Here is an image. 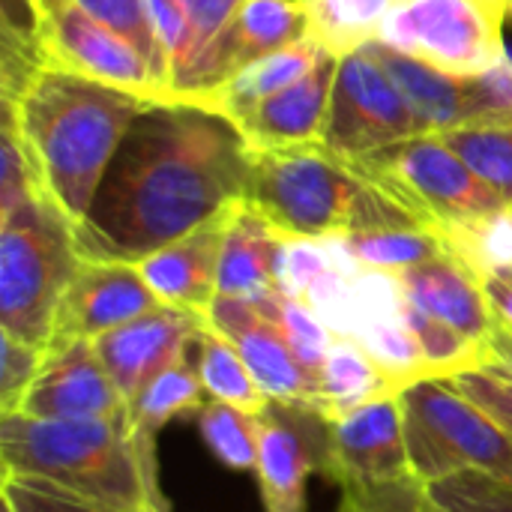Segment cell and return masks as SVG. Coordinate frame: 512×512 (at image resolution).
<instances>
[{
    "label": "cell",
    "mask_w": 512,
    "mask_h": 512,
    "mask_svg": "<svg viewBox=\"0 0 512 512\" xmlns=\"http://www.w3.org/2000/svg\"><path fill=\"white\" fill-rule=\"evenodd\" d=\"M327 48L306 36L282 51H273L255 63H249L246 69H240L234 78H228L225 84H219L216 90L198 96L192 105H201V108H210V111H219L225 117H234L237 111L291 87L294 81H300L324 54Z\"/></svg>",
    "instance_id": "obj_23"
},
{
    "label": "cell",
    "mask_w": 512,
    "mask_h": 512,
    "mask_svg": "<svg viewBox=\"0 0 512 512\" xmlns=\"http://www.w3.org/2000/svg\"><path fill=\"white\" fill-rule=\"evenodd\" d=\"M156 306H162V300L138 264L81 258L60 303L54 339H96L153 312Z\"/></svg>",
    "instance_id": "obj_15"
},
{
    "label": "cell",
    "mask_w": 512,
    "mask_h": 512,
    "mask_svg": "<svg viewBox=\"0 0 512 512\" xmlns=\"http://www.w3.org/2000/svg\"><path fill=\"white\" fill-rule=\"evenodd\" d=\"M6 474H27L123 512H165L156 471L147 468L132 420H39L3 414Z\"/></svg>",
    "instance_id": "obj_4"
},
{
    "label": "cell",
    "mask_w": 512,
    "mask_h": 512,
    "mask_svg": "<svg viewBox=\"0 0 512 512\" xmlns=\"http://www.w3.org/2000/svg\"><path fill=\"white\" fill-rule=\"evenodd\" d=\"M0 495L12 507V512H123L105 507L99 501H90L51 480L27 477V474H6V471H3Z\"/></svg>",
    "instance_id": "obj_38"
},
{
    "label": "cell",
    "mask_w": 512,
    "mask_h": 512,
    "mask_svg": "<svg viewBox=\"0 0 512 512\" xmlns=\"http://www.w3.org/2000/svg\"><path fill=\"white\" fill-rule=\"evenodd\" d=\"M486 360H483V372L498 375L512 384V330L504 324H495V330L489 333L486 345Z\"/></svg>",
    "instance_id": "obj_42"
},
{
    "label": "cell",
    "mask_w": 512,
    "mask_h": 512,
    "mask_svg": "<svg viewBox=\"0 0 512 512\" xmlns=\"http://www.w3.org/2000/svg\"><path fill=\"white\" fill-rule=\"evenodd\" d=\"M258 309L282 330L285 342L291 345L294 357L321 381V369H324V360L330 354V345H333V333L330 327L297 297H288L282 291H273V294H264L255 300Z\"/></svg>",
    "instance_id": "obj_34"
},
{
    "label": "cell",
    "mask_w": 512,
    "mask_h": 512,
    "mask_svg": "<svg viewBox=\"0 0 512 512\" xmlns=\"http://www.w3.org/2000/svg\"><path fill=\"white\" fill-rule=\"evenodd\" d=\"M498 0H393L375 39L450 75H480L507 57Z\"/></svg>",
    "instance_id": "obj_8"
},
{
    "label": "cell",
    "mask_w": 512,
    "mask_h": 512,
    "mask_svg": "<svg viewBox=\"0 0 512 512\" xmlns=\"http://www.w3.org/2000/svg\"><path fill=\"white\" fill-rule=\"evenodd\" d=\"M453 387L468 396L474 405H480L486 414H492L507 432L512 435V384L498 378V375H489L483 369L477 372H462L456 378H450Z\"/></svg>",
    "instance_id": "obj_40"
},
{
    "label": "cell",
    "mask_w": 512,
    "mask_h": 512,
    "mask_svg": "<svg viewBox=\"0 0 512 512\" xmlns=\"http://www.w3.org/2000/svg\"><path fill=\"white\" fill-rule=\"evenodd\" d=\"M243 201L285 240H339L375 228H426L408 207L321 144L252 147Z\"/></svg>",
    "instance_id": "obj_3"
},
{
    "label": "cell",
    "mask_w": 512,
    "mask_h": 512,
    "mask_svg": "<svg viewBox=\"0 0 512 512\" xmlns=\"http://www.w3.org/2000/svg\"><path fill=\"white\" fill-rule=\"evenodd\" d=\"M399 84L411 108L423 120L426 132H447L483 117L480 75H450L441 72L381 39L363 45Z\"/></svg>",
    "instance_id": "obj_19"
},
{
    "label": "cell",
    "mask_w": 512,
    "mask_h": 512,
    "mask_svg": "<svg viewBox=\"0 0 512 512\" xmlns=\"http://www.w3.org/2000/svg\"><path fill=\"white\" fill-rule=\"evenodd\" d=\"M36 159L45 195L78 225L129 126L156 99L42 63L15 96H3Z\"/></svg>",
    "instance_id": "obj_2"
},
{
    "label": "cell",
    "mask_w": 512,
    "mask_h": 512,
    "mask_svg": "<svg viewBox=\"0 0 512 512\" xmlns=\"http://www.w3.org/2000/svg\"><path fill=\"white\" fill-rule=\"evenodd\" d=\"M423 132L426 126L408 96L366 48L339 57L327 120L318 138L327 153L351 162Z\"/></svg>",
    "instance_id": "obj_9"
},
{
    "label": "cell",
    "mask_w": 512,
    "mask_h": 512,
    "mask_svg": "<svg viewBox=\"0 0 512 512\" xmlns=\"http://www.w3.org/2000/svg\"><path fill=\"white\" fill-rule=\"evenodd\" d=\"M441 138L512 207V114L447 129Z\"/></svg>",
    "instance_id": "obj_29"
},
{
    "label": "cell",
    "mask_w": 512,
    "mask_h": 512,
    "mask_svg": "<svg viewBox=\"0 0 512 512\" xmlns=\"http://www.w3.org/2000/svg\"><path fill=\"white\" fill-rule=\"evenodd\" d=\"M303 6L309 15V36L342 57L378 36L393 0H303Z\"/></svg>",
    "instance_id": "obj_30"
},
{
    "label": "cell",
    "mask_w": 512,
    "mask_h": 512,
    "mask_svg": "<svg viewBox=\"0 0 512 512\" xmlns=\"http://www.w3.org/2000/svg\"><path fill=\"white\" fill-rule=\"evenodd\" d=\"M480 282H483V291L495 312V321L512 330V264L492 270V273H483Z\"/></svg>",
    "instance_id": "obj_41"
},
{
    "label": "cell",
    "mask_w": 512,
    "mask_h": 512,
    "mask_svg": "<svg viewBox=\"0 0 512 512\" xmlns=\"http://www.w3.org/2000/svg\"><path fill=\"white\" fill-rule=\"evenodd\" d=\"M336 69H339V57L324 51L321 60L300 81L237 111L228 120L240 129V135L255 150L318 144L327 120Z\"/></svg>",
    "instance_id": "obj_17"
},
{
    "label": "cell",
    "mask_w": 512,
    "mask_h": 512,
    "mask_svg": "<svg viewBox=\"0 0 512 512\" xmlns=\"http://www.w3.org/2000/svg\"><path fill=\"white\" fill-rule=\"evenodd\" d=\"M426 486L438 512H512L510 483L477 468L453 471Z\"/></svg>",
    "instance_id": "obj_37"
},
{
    "label": "cell",
    "mask_w": 512,
    "mask_h": 512,
    "mask_svg": "<svg viewBox=\"0 0 512 512\" xmlns=\"http://www.w3.org/2000/svg\"><path fill=\"white\" fill-rule=\"evenodd\" d=\"M387 393H396V390L372 363V357L363 351V345L351 336H336L321 369V405L318 408L330 420H339L342 414Z\"/></svg>",
    "instance_id": "obj_25"
},
{
    "label": "cell",
    "mask_w": 512,
    "mask_h": 512,
    "mask_svg": "<svg viewBox=\"0 0 512 512\" xmlns=\"http://www.w3.org/2000/svg\"><path fill=\"white\" fill-rule=\"evenodd\" d=\"M351 165L441 237L512 210L486 180L471 171L441 132H423L372 150L351 159Z\"/></svg>",
    "instance_id": "obj_6"
},
{
    "label": "cell",
    "mask_w": 512,
    "mask_h": 512,
    "mask_svg": "<svg viewBox=\"0 0 512 512\" xmlns=\"http://www.w3.org/2000/svg\"><path fill=\"white\" fill-rule=\"evenodd\" d=\"M234 207L138 264L162 303L207 315L210 303L219 297V261Z\"/></svg>",
    "instance_id": "obj_18"
},
{
    "label": "cell",
    "mask_w": 512,
    "mask_h": 512,
    "mask_svg": "<svg viewBox=\"0 0 512 512\" xmlns=\"http://www.w3.org/2000/svg\"><path fill=\"white\" fill-rule=\"evenodd\" d=\"M402 321L414 333L432 378H456L462 372L483 369V360H486L483 345L486 342L480 345V342L462 336L450 324H444V321L426 315L423 309L411 306L405 297H402Z\"/></svg>",
    "instance_id": "obj_31"
},
{
    "label": "cell",
    "mask_w": 512,
    "mask_h": 512,
    "mask_svg": "<svg viewBox=\"0 0 512 512\" xmlns=\"http://www.w3.org/2000/svg\"><path fill=\"white\" fill-rule=\"evenodd\" d=\"M198 429L207 450L228 471H255L258 468V420L249 411L207 399L198 408Z\"/></svg>",
    "instance_id": "obj_33"
},
{
    "label": "cell",
    "mask_w": 512,
    "mask_h": 512,
    "mask_svg": "<svg viewBox=\"0 0 512 512\" xmlns=\"http://www.w3.org/2000/svg\"><path fill=\"white\" fill-rule=\"evenodd\" d=\"M45 186L36 159L18 129L12 108H0V213L15 210L30 198H42ZM48 198V195H45Z\"/></svg>",
    "instance_id": "obj_36"
},
{
    "label": "cell",
    "mask_w": 512,
    "mask_h": 512,
    "mask_svg": "<svg viewBox=\"0 0 512 512\" xmlns=\"http://www.w3.org/2000/svg\"><path fill=\"white\" fill-rule=\"evenodd\" d=\"M207 402V390L186 363L171 366L162 372L132 405V435L141 447V456L147 468L156 471V435L165 423L183 414H198V408Z\"/></svg>",
    "instance_id": "obj_26"
},
{
    "label": "cell",
    "mask_w": 512,
    "mask_h": 512,
    "mask_svg": "<svg viewBox=\"0 0 512 512\" xmlns=\"http://www.w3.org/2000/svg\"><path fill=\"white\" fill-rule=\"evenodd\" d=\"M45 360L42 348L24 345L6 333H0V405L3 414H15L27 387L39 375Z\"/></svg>",
    "instance_id": "obj_39"
},
{
    "label": "cell",
    "mask_w": 512,
    "mask_h": 512,
    "mask_svg": "<svg viewBox=\"0 0 512 512\" xmlns=\"http://www.w3.org/2000/svg\"><path fill=\"white\" fill-rule=\"evenodd\" d=\"M411 471L432 483L453 471L477 468L512 486V435L450 378H426L402 393Z\"/></svg>",
    "instance_id": "obj_7"
},
{
    "label": "cell",
    "mask_w": 512,
    "mask_h": 512,
    "mask_svg": "<svg viewBox=\"0 0 512 512\" xmlns=\"http://www.w3.org/2000/svg\"><path fill=\"white\" fill-rule=\"evenodd\" d=\"M195 345H198V369L195 372L207 390V399L234 405L249 414H258L270 402L264 396V390L258 387V381L252 378L240 351L222 333H216L210 324H204Z\"/></svg>",
    "instance_id": "obj_28"
},
{
    "label": "cell",
    "mask_w": 512,
    "mask_h": 512,
    "mask_svg": "<svg viewBox=\"0 0 512 512\" xmlns=\"http://www.w3.org/2000/svg\"><path fill=\"white\" fill-rule=\"evenodd\" d=\"M357 270H375L399 276L417 264L450 252L447 240L429 228H375L354 231L336 240Z\"/></svg>",
    "instance_id": "obj_27"
},
{
    "label": "cell",
    "mask_w": 512,
    "mask_h": 512,
    "mask_svg": "<svg viewBox=\"0 0 512 512\" xmlns=\"http://www.w3.org/2000/svg\"><path fill=\"white\" fill-rule=\"evenodd\" d=\"M426 512H438V507H435V510H426Z\"/></svg>",
    "instance_id": "obj_45"
},
{
    "label": "cell",
    "mask_w": 512,
    "mask_h": 512,
    "mask_svg": "<svg viewBox=\"0 0 512 512\" xmlns=\"http://www.w3.org/2000/svg\"><path fill=\"white\" fill-rule=\"evenodd\" d=\"M396 282L411 306L450 324L453 330H459L462 336L480 345L489 339V333L498 324L480 276L468 264H462L453 252L399 273Z\"/></svg>",
    "instance_id": "obj_20"
},
{
    "label": "cell",
    "mask_w": 512,
    "mask_h": 512,
    "mask_svg": "<svg viewBox=\"0 0 512 512\" xmlns=\"http://www.w3.org/2000/svg\"><path fill=\"white\" fill-rule=\"evenodd\" d=\"M246 0H174L189 33V57L171 99L195 102L231 78V30Z\"/></svg>",
    "instance_id": "obj_22"
},
{
    "label": "cell",
    "mask_w": 512,
    "mask_h": 512,
    "mask_svg": "<svg viewBox=\"0 0 512 512\" xmlns=\"http://www.w3.org/2000/svg\"><path fill=\"white\" fill-rule=\"evenodd\" d=\"M39 15V42L48 63L69 72L123 87L129 93L165 102L147 60L96 21L78 0H33Z\"/></svg>",
    "instance_id": "obj_11"
},
{
    "label": "cell",
    "mask_w": 512,
    "mask_h": 512,
    "mask_svg": "<svg viewBox=\"0 0 512 512\" xmlns=\"http://www.w3.org/2000/svg\"><path fill=\"white\" fill-rule=\"evenodd\" d=\"M78 3L147 60L156 84L171 99V63H168V54L159 42L150 3L147 0H78Z\"/></svg>",
    "instance_id": "obj_32"
},
{
    "label": "cell",
    "mask_w": 512,
    "mask_h": 512,
    "mask_svg": "<svg viewBox=\"0 0 512 512\" xmlns=\"http://www.w3.org/2000/svg\"><path fill=\"white\" fill-rule=\"evenodd\" d=\"M411 474L399 393L378 396L333 420V483L354 486Z\"/></svg>",
    "instance_id": "obj_16"
},
{
    "label": "cell",
    "mask_w": 512,
    "mask_h": 512,
    "mask_svg": "<svg viewBox=\"0 0 512 512\" xmlns=\"http://www.w3.org/2000/svg\"><path fill=\"white\" fill-rule=\"evenodd\" d=\"M258 483L267 512H306L309 474L333 480V420L306 402L270 399L258 414Z\"/></svg>",
    "instance_id": "obj_10"
},
{
    "label": "cell",
    "mask_w": 512,
    "mask_h": 512,
    "mask_svg": "<svg viewBox=\"0 0 512 512\" xmlns=\"http://www.w3.org/2000/svg\"><path fill=\"white\" fill-rule=\"evenodd\" d=\"M3 512H12V507H9V504H6V501H3Z\"/></svg>",
    "instance_id": "obj_44"
},
{
    "label": "cell",
    "mask_w": 512,
    "mask_h": 512,
    "mask_svg": "<svg viewBox=\"0 0 512 512\" xmlns=\"http://www.w3.org/2000/svg\"><path fill=\"white\" fill-rule=\"evenodd\" d=\"M78 264L75 225L51 198L0 213V330L48 351Z\"/></svg>",
    "instance_id": "obj_5"
},
{
    "label": "cell",
    "mask_w": 512,
    "mask_h": 512,
    "mask_svg": "<svg viewBox=\"0 0 512 512\" xmlns=\"http://www.w3.org/2000/svg\"><path fill=\"white\" fill-rule=\"evenodd\" d=\"M249 141L219 111L150 105L114 153L75 243L87 261L141 264L243 201Z\"/></svg>",
    "instance_id": "obj_1"
},
{
    "label": "cell",
    "mask_w": 512,
    "mask_h": 512,
    "mask_svg": "<svg viewBox=\"0 0 512 512\" xmlns=\"http://www.w3.org/2000/svg\"><path fill=\"white\" fill-rule=\"evenodd\" d=\"M204 324V315L162 303L153 312L93 339V348L129 411L162 372L186 363V351Z\"/></svg>",
    "instance_id": "obj_13"
},
{
    "label": "cell",
    "mask_w": 512,
    "mask_h": 512,
    "mask_svg": "<svg viewBox=\"0 0 512 512\" xmlns=\"http://www.w3.org/2000/svg\"><path fill=\"white\" fill-rule=\"evenodd\" d=\"M498 6L504 9V15H507V24H512V0H498Z\"/></svg>",
    "instance_id": "obj_43"
},
{
    "label": "cell",
    "mask_w": 512,
    "mask_h": 512,
    "mask_svg": "<svg viewBox=\"0 0 512 512\" xmlns=\"http://www.w3.org/2000/svg\"><path fill=\"white\" fill-rule=\"evenodd\" d=\"M18 414L39 420H132L93 339H54Z\"/></svg>",
    "instance_id": "obj_12"
},
{
    "label": "cell",
    "mask_w": 512,
    "mask_h": 512,
    "mask_svg": "<svg viewBox=\"0 0 512 512\" xmlns=\"http://www.w3.org/2000/svg\"><path fill=\"white\" fill-rule=\"evenodd\" d=\"M285 237L246 201L234 207L228 222L222 261H219V297L258 300L279 291V267Z\"/></svg>",
    "instance_id": "obj_21"
},
{
    "label": "cell",
    "mask_w": 512,
    "mask_h": 512,
    "mask_svg": "<svg viewBox=\"0 0 512 512\" xmlns=\"http://www.w3.org/2000/svg\"><path fill=\"white\" fill-rule=\"evenodd\" d=\"M309 36L303 0H246L231 30V78L249 63Z\"/></svg>",
    "instance_id": "obj_24"
},
{
    "label": "cell",
    "mask_w": 512,
    "mask_h": 512,
    "mask_svg": "<svg viewBox=\"0 0 512 512\" xmlns=\"http://www.w3.org/2000/svg\"><path fill=\"white\" fill-rule=\"evenodd\" d=\"M357 342L363 345V351L372 357V363L381 369V375L390 381V387L396 393H402L408 384L432 378L429 366L423 360V351H420L414 333L405 327L402 315L366 327L357 336Z\"/></svg>",
    "instance_id": "obj_35"
},
{
    "label": "cell",
    "mask_w": 512,
    "mask_h": 512,
    "mask_svg": "<svg viewBox=\"0 0 512 512\" xmlns=\"http://www.w3.org/2000/svg\"><path fill=\"white\" fill-rule=\"evenodd\" d=\"M204 318L240 351L267 399L321 405V381L294 357L282 330L258 309L255 300L216 297Z\"/></svg>",
    "instance_id": "obj_14"
}]
</instances>
